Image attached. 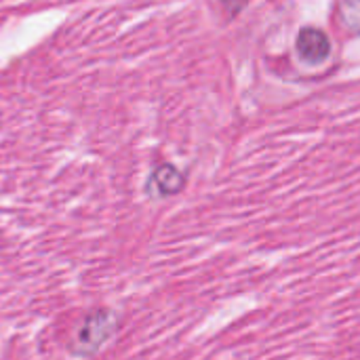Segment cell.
Here are the masks:
<instances>
[{"mask_svg":"<svg viewBox=\"0 0 360 360\" xmlns=\"http://www.w3.org/2000/svg\"><path fill=\"white\" fill-rule=\"evenodd\" d=\"M118 319L110 310H95L91 312L82 325L78 327L72 340V354L76 356H93L116 331Z\"/></svg>","mask_w":360,"mask_h":360,"instance_id":"cell-1","label":"cell"},{"mask_svg":"<svg viewBox=\"0 0 360 360\" xmlns=\"http://www.w3.org/2000/svg\"><path fill=\"white\" fill-rule=\"evenodd\" d=\"M340 13H342V23L350 32L360 34V0H344Z\"/></svg>","mask_w":360,"mask_h":360,"instance_id":"cell-4","label":"cell"},{"mask_svg":"<svg viewBox=\"0 0 360 360\" xmlns=\"http://www.w3.org/2000/svg\"><path fill=\"white\" fill-rule=\"evenodd\" d=\"M184 186H186V179L181 171H177L173 165H160L158 169H154L150 177V188L156 190L160 196H173L181 192Z\"/></svg>","mask_w":360,"mask_h":360,"instance_id":"cell-3","label":"cell"},{"mask_svg":"<svg viewBox=\"0 0 360 360\" xmlns=\"http://www.w3.org/2000/svg\"><path fill=\"white\" fill-rule=\"evenodd\" d=\"M295 49H297V55L306 63L319 65V63H323L329 57L331 40L319 27H302L300 34H297V40H295Z\"/></svg>","mask_w":360,"mask_h":360,"instance_id":"cell-2","label":"cell"}]
</instances>
